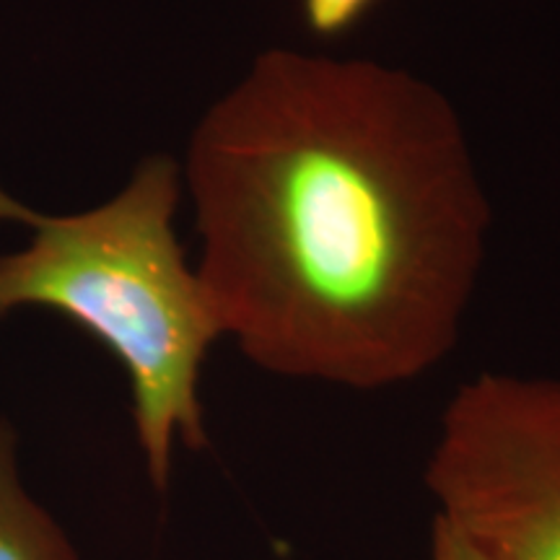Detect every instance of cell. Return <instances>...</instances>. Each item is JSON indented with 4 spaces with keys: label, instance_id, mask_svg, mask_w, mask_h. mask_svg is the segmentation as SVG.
Listing matches in <instances>:
<instances>
[{
    "label": "cell",
    "instance_id": "1",
    "mask_svg": "<svg viewBox=\"0 0 560 560\" xmlns=\"http://www.w3.org/2000/svg\"><path fill=\"white\" fill-rule=\"evenodd\" d=\"M182 179L195 270L257 369L376 392L457 348L490 202L431 81L270 47L195 125Z\"/></svg>",
    "mask_w": 560,
    "mask_h": 560
},
{
    "label": "cell",
    "instance_id": "2",
    "mask_svg": "<svg viewBox=\"0 0 560 560\" xmlns=\"http://www.w3.org/2000/svg\"><path fill=\"white\" fill-rule=\"evenodd\" d=\"M182 166L149 156L115 198L50 215L0 190V221L32 229L24 249L0 255V319L58 312L94 335L128 374L145 472L170 486L174 444L206 450L200 371L223 338L208 291L177 236Z\"/></svg>",
    "mask_w": 560,
    "mask_h": 560
},
{
    "label": "cell",
    "instance_id": "3",
    "mask_svg": "<svg viewBox=\"0 0 560 560\" xmlns=\"http://www.w3.org/2000/svg\"><path fill=\"white\" fill-rule=\"evenodd\" d=\"M423 480L480 560H560V380L482 371L459 384Z\"/></svg>",
    "mask_w": 560,
    "mask_h": 560
},
{
    "label": "cell",
    "instance_id": "4",
    "mask_svg": "<svg viewBox=\"0 0 560 560\" xmlns=\"http://www.w3.org/2000/svg\"><path fill=\"white\" fill-rule=\"evenodd\" d=\"M0 560H81L58 522L26 493L16 433L0 420Z\"/></svg>",
    "mask_w": 560,
    "mask_h": 560
},
{
    "label": "cell",
    "instance_id": "5",
    "mask_svg": "<svg viewBox=\"0 0 560 560\" xmlns=\"http://www.w3.org/2000/svg\"><path fill=\"white\" fill-rule=\"evenodd\" d=\"M380 5V0H299L301 19L317 39L346 37Z\"/></svg>",
    "mask_w": 560,
    "mask_h": 560
},
{
    "label": "cell",
    "instance_id": "6",
    "mask_svg": "<svg viewBox=\"0 0 560 560\" xmlns=\"http://www.w3.org/2000/svg\"><path fill=\"white\" fill-rule=\"evenodd\" d=\"M431 560H480L470 545L454 532L450 524L433 516L431 524Z\"/></svg>",
    "mask_w": 560,
    "mask_h": 560
}]
</instances>
